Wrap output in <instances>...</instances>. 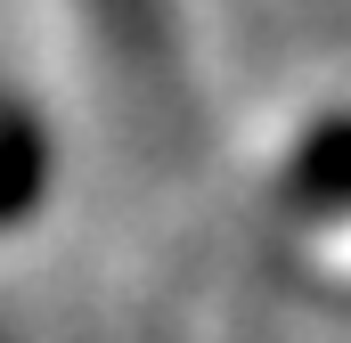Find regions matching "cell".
<instances>
[{
	"label": "cell",
	"instance_id": "cell-3",
	"mask_svg": "<svg viewBox=\"0 0 351 343\" xmlns=\"http://www.w3.org/2000/svg\"><path fill=\"white\" fill-rule=\"evenodd\" d=\"M98 33L131 58V66H156L164 58V0H90Z\"/></svg>",
	"mask_w": 351,
	"mask_h": 343
},
{
	"label": "cell",
	"instance_id": "cell-1",
	"mask_svg": "<svg viewBox=\"0 0 351 343\" xmlns=\"http://www.w3.org/2000/svg\"><path fill=\"white\" fill-rule=\"evenodd\" d=\"M286 204L351 213V115H319L286 156Z\"/></svg>",
	"mask_w": 351,
	"mask_h": 343
},
{
	"label": "cell",
	"instance_id": "cell-2",
	"mask_svg": "<svg viewBox=\"0 0 351 343\" xmlns=\"http://www.w3.org/2000/svg\"><path fill=\"white\" fill-rule=\"evenodd\" d=\"M49 196V131L16 106H0V229L25 221Z\"/></svg>",
	"mask_w": 351,
	"mask_h": 343
}]
</instances>
